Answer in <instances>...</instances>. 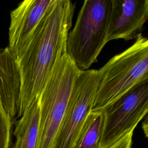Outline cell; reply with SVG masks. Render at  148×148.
<instances>
[{
  "label": "cell",
  "mask_w": 148,
  "mask_h": 148,
  "mask_svg": "<svg viewBox=\"0 0 148 148\" xmlns=\"http://www.w3.org/2000/svg\"><path fill=\"white\" fill-rule=\"evenodd\" d=\"M75 5L69 0H55L34 31L24 53L17 61L21 89L20 117L43 88L58 60L66 53V40Z\"/></svg>",
  "instance_id": "obj_1"
},
{
  "label": "cell",
  "mask_w": 148,
  "mask_h": 148,
  "mask_svg": "<svg viewBox=\"0 0 148 148\" xmlns=\"http://www.w3.org/2000/svg\"><path fill=\"white\" fill-rule=\"evenodd\" d=\"M98 71L100 79L92 111L102 110L134 86L148 80L147 39L139 35L131 46Z\"/></svg>",
  "instance_id": "obj_2"
},
{
  "label": "cell",
  "mask_w": 148,
  "mask_h": 148,
  "mask_svg": "<svg viewBox=\"0 0 148 148\" xmlns=\"http://www.w3.org/2000/svg\"><path fill=\"white\" fill-rule=\"evenodd\" d=\"M81 71L67 53L56 63L39 95L36 148H53L73 84Z\"/></svg>",
  "instance_id": "obj_3"
},
{
  "label": "cell",
  "mask_w": 148,
  "mask_h": 148,
  "mask_svg": "<svg viewBox=\"0 0 148 148\" xmlns=\"http://www.w3.org/2000/svg\"><path fill=\"white\" fill-rule=\"evenodd\" d=\"M111 0H86L68 32L66 53L80 71L88 70L108 43Z\"/></svg>",
  "instance_id": "obj_4"
},
{
  "label": "cell",
  "mask_w": 148,
  "mask_h": 148,
  "mask_svg": "<svg viewBox=\"0 0 148 148\" xmlns=\"http://www.w3.org/2000/svg\"><path fill=\"white\" fill-rule=\"evenodd\" d=\"M103 124L99 148L134 131L148 111V80L134 86L101 110Z\"/></svg>",
  "instance_id": "obj_5"
},
{
  "label": "cell",
  "mask_w": 148,
  "mask_h": 148,
  "mask_svg": "<svg viewBox=\"0 0 148 148\" xmlns=\"http://www.w3.org/2000/svg\"><path fill=\"white\" fill-rule=\"evenodd\" d=\"M99 79L98 70L81 71L73 84L53 148H74L91 110Z\"/></svg>",
  "instance_id": "obj_6"
},
{
  "label": "cell",
  "mask_w": 148,
  "mask_h": 148,
  "mask_svg": "<svg viewBox=\"0 0 148 148\" xmlns=\"http://www.w3.org/2000/svg\"><path fill=\"white\" fill-rule=\"evenodd\" d=\"M55 0H25L10 12L9 46L17 58L25 51L30 39Z\"/></svg>",
  "instance_id": "obj_7"
},
{
  "label": "cell",
  "mask_w": 148,
  "mask_h": 148,
  "mask_svg": "<svg viewBox=\"0 0 148 148\" xmlns=\"http://www.w3.org/2000/svg\"><path fill=\"white\" fill-rule=\"evenodd\" d=\"M147 18V0H111L107 42L136 38Z\"/></svg>",
  "instance_id": "obj_8"
},
{
  "label": "cell",
  "mask_w": 148,
  "mask_h": 148,
  "mask_svg": "<svg viewBox=\"0 0 148 148\" xmlns=\"http://www.w3.org/2000/svg\"><path fill=\"white\" fill-rule=\"evenodd\" d=\"M21 80L14 54L8 47L0 48V99L12 120L20 110Z\"/></svg>",
  "instance_id": "obj_9"
},
{
  "label": "cell",
  "mask_w": 148,
  "mask_h": 148,
  "mask_svg": "<svg viewBox=\"0 0 148 148\" xmlns=\"http://www.w3.org/2000/svg\"><path fill=\"white\" fill-rule=\"evenodd\" d=\"M39 98L37 96L16 122L13 148H36L39 126Z\"/></svg>",
  "instance_id": "obj_10"
},
{
  "label": "cell",
  "mask_w": 148,
  "mask_h": 148,
  "mask_svg": "<svg viewBox=\"0 0 148 148\" xmlns=\"http://www.w3.org/2000/svg\"><path fill=\"white\" fill-rule=\"evenodd\" d=\"M102 124V110H91L83 124L74 148H99Z\"/></svg>",
  "instance_id": "obj_11"
},
{
  "label": "cell",
  "mask_w": 148,
  "mask_h": 148,
  "mask_svg": "<svg viewBox=\"0 0 148 148\" xmlns=\"http://www.w3.org/2000/svg\"><path fill=\"white\" fill-rule=\"evenodd\" d=\"M12 120L5 110L0 99V148H9Z\"/></svg>",
  "instance_id": "obj_12"
},
{
  "label": "cell",
  "mask_w": 148,
  "mask_h": 148,
  "mask_svg": "<svg viewBox=\"0 0 148 148\" xmlns=\"http://www.w3.org/2000/svg\"><path fill=\"white\" fill-rule=\"evenodd\" d=\"M134 131L124 135L116 141L102 148H131Z\"/></svg>",
  "instance_id": "obj_13"
}]
</instances>
